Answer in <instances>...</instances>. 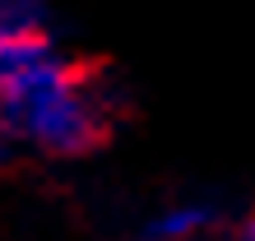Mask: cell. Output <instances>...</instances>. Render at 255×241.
I'll use <instances>...</instances> for the list:
<instances>
[{
  "instance_id": "6da1fadb",
  "label": "cell",
  "mask_w": 255,
  "mask_h": 241,
  "mask_svg": "<svg viewBox=\"0 0 255 241\" xmlns=\"http://www.w3.org/2000/svg\"><path fill=\"white\" fill-rule=\"evenodd\" d=\"M112 88L61 51L56 33H33L0 51V130L19 153L84 158L112 139Z\"/></svg>"
},
{
  "instance_id": "7a4b0ae2",
  "label": "cell",
  "mask_w": 255,
  "mask_h": 241,
  "mask_svg": "<svg viewBox=\"0 0 255 241\" xmlns=\"http://www.w3.org/2000/svg\"><path fill=\"white\" fill-rule=\"evenodd\" d=\"M223 232H228V218L204 195H172L153 204L134 228L139 241H223Z\"/></svg>"
},
{
  "instance_id": "3957f363",
  "label": "cell",
  "mask_w": 255,
  "mask_h": 241,
  "mask_svg": "<svg viewBox=\"0 0 255 241\" xmlns=\"http://www.w3.org/2000/svg\"><path fill=\"white\" fill-rule=\"evenodd\" d=\"M33 33H51L47 0H0V51Z\"/></svg>"
},
{
  "instance_id": "277c9868",
  "label": "cell",
  "mask_w": 255,
  "mask_h": 241,
  "mask_svg": "<svg viewBox=\"0 0 255 241\" xmlns=\"http://www.w3.org/2000/svg\"><path fill=\"white\" fill-rule=\"evenodd\" d=\"M232 241H255V209H251V214L232 228Z\"/></svg>"
}]
</instances>
